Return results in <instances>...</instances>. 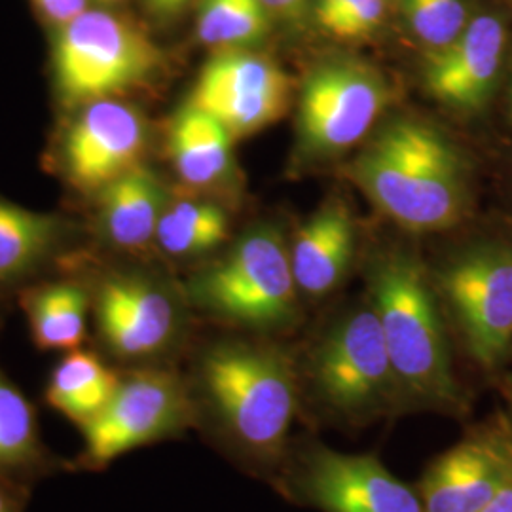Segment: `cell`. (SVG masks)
I'll list each match as a JSON object with an SVG mask.
<instances>
[{"mask_svg": "<svg viewBox=\"0 0 512 512\" xmlns=\"http://www.w3.org/2000/svg\"><path fill=\"white\" fill-rule=\"evenodd\" d=\"M184 380L194 429L243 469L274 480L302 408L293 361L279 349L230 340L205 349Z\"/></svg>", "mask_w": 512, "mask_h": 512, "instance_id": "1", "label": "cell"}, {"mask_svg": "<svg viewBox=\"0 0 512 512\" xmlns=\"http://www.w3.org/2000/svg\"><path fill=\"white\" fill-rule=\"evenodd\" d=\"M366 285L408 412L467 418L473 403L456 374L444 311L425 266L404 251L384 253L370 264Z\"/></svg>", "mask_w": 512, "mask_h": 512, "instance_id": "2", "label": "cell"}, {"mask_svg": "<svg viewBox=\"0 0 512 512\" xmlns=\"http://www.w3.org/2000/svg\"><path fill=\"white\" fill-rule=\"evenodd\" d=\"M349 177L382 213L412 232L452 228L467 213V162L452 141L423 122H389L353 160Z\"/></svg>", "mask_w": 512, "mask_h": 512, "instance_id": "3", "label": "cell"}, {"mask_svg": "<svg viewBox=\"0 0 512 512\" xmlns=\"http://www.w3.org/2000/svg\"><path fill=\"white\" fill-rule=\"evenodd\" d=\"M310 406L332 425L361 429L408 412L384 332L370 302L342 313L311 351Z\"/></svg>", "mask_w": 512, "mask_h": 512, "instance_id": "4", "label": "cell"}, {"mask_svg": "<svg viewBox=\"0 0 512 512\" xmlns=\"http://www.w3.org/2000/svg\"><path fill=\"white\" fill-rule=\"evenodd\" d=\"M298 298L291 253L274 228L249 232L186 285V300L194 308L253 330L293 325Z\"/></svg>", "mask_w": 512, "mask_h": 512, "instance_id": "5", "label": "cell"}, {"mask_svg": "<svg viewBox=\"0 0 512 512\" xmlns=\"http://www.w3.org/2000/svg\"><path fill=\"white\" fill-rule=\"evenodd\" d=\"M433 285L467 357L494 384L512 357V243L461 249L433 275Z\"/></svg>", "mask_w": 512, "mask_h": 512, "instance_id": "6", "label": "cell"}, {"mask_svg": "<svg viewBox=\"0 0 512 512\" xmlns=\"http://www.w3.org/2000/svg\"><path fill=\"white\" fill-rule=\"evenodd\" d=\"M162 63V50L147 33L107 10H86L55 38V84L76 107L145 86Z\"/></svg>", "mask_w": 512, "mask_h": 512, "instance_id": "7", "label": "cell"}, {"mask_svg": "<svg viewBox=\"0 0 512 512\" xmlns=\"http://www.w3.org/2000/svg\"><path fill=\"white\" fill-rule=\"evenodd\" d=\"M194 429V406L181 374L167 366L122 368L107 406L80 427L82 450L74 469L103 471L129 452L177 439Z\"/></svg>", "mask_w": 512, "mask_h": 512, "instance_id": "8", "label": "cell"}, {"mask_svg": "<svg viewBox=\"0 0 512 512\" xmlns=\"http://www.w3.org/2000/svg\"><path fill=\"white\" fill-rule=\"evenodd\" d=\"M275 488L285 499L319 512H423L416 488L370 454H348L319 440L293 442Z\"/></svg>", "mask_w": 512, "mask_h": 512, "instance_id": "9", "label": "cell"}, {"mask_svg": "<svg viewBox=\"0 0 512 512\" xmlns=\"http://www.w3.org/2000/svg\"><path fill=\"white\" fill-rule=\"evenodd\" d=\"M92 293L95 332L112 361L124 368L156 363L183 332V306L162 281L139 272L103 275Z\"/></svg>", "mask_w": 512, "mask_h": 512, "instance_id": "10", "label": "cell"}, {"mask_svg": "<svg viewBox=\"0 0 512 512\" xmlns=\"http://www.w3.org/2000/svg\"><path fill=\"white\" fill-rule=\"evenodd\" d=\"M387 103V82L372 67L351 59L321 63L300 93V148L315 158L346 152L365 137Z\"/></svg>", "mask_w": 512, "mask_h": 512, "instance_id": "11", "label": "cell"}, {"mask_svg": "<svg viewBox=\"0 0 512 512\" xmlns=\"http://www.w3.org/2000/svg\"><path fill=\"white\" fill-rule=\"evenodd\" d=\"M511 473V420L497 410L429 463L416 486L421 511L482 512Z\"/></svg>", "mask_w": 512, "mask_h": 512, "instance_id": "12", "label": "cell"}, {"mask_svg": "<svg viewBox=\"0 0 512 512\" xmlns=\"http://www.w3.org/2000/svg\"><path fill=\"white\" fill-rule=\"evenodd\" d=\"M78 109L63 141L65 175L80 192L99 194L143 164L147 122L120 97L92 101Z\"/></svg>", "mask_w": 512, "mask_h": 512, "instance_id": "13", "label": "cell"}, {"mask_svg": "<svg viewBox=\"0 0 512 512\" xmlns=\"http://www.w3.org/2000/svg\"><path fill=\"white\" fill-rule=\"evenodd\" d=\"M507 31L501 19L478 16L452 44L431 52L423 69L427 92L444 107L476 112L494 95Z\"/></svg>", "mask_w": 512, "mask_h": 512, "instance_id": "14", "label": "cell"}, {"mask_svg": "<svg viewBox=\"0 0 512 512\" xmlns=\"http://www.w3.org/2000/svg\"><path fill=\"white\" fill-rule=\"evenodd\" d=\"M355 253V228L348 209L332 203L317 211L296 234L291 251L300 294L323 298L348 274Z\"/></svg>", "mask_w": 512, "mask_h": 512, "instance_id": "15", "label": "cell"}, {"mask_svg": "<svg viewBox=\"0 0 512 512\" xmlns=\"http://www.w3.org/2000/svg\"><path fill=\"white\" fill-rule=\"evenodd\" d=\"M99 228L118 249L137 251L156 239L164 215L165 188L145 164L105 186L99 194Z\"/></svg>", "mask_w": 512, "mask_h": 512, "instance_id": "16", "label": "cell"}, {"mask_svg": "<svg viewBox=\"0 0 512 512\" xmlns=\"http://www.w3.org/2000/svg\"><path fill=\"white\" fill-rule=\"evenodd\" d=\"M69 236L65 219L0 198V289L37 274Z\"/></svg>", "mask_w": 512, "mask_h": 512, "instance_id": "17", "label": "cell"}, {"mask_svg": "<svg viewBox=\"0 0 512 512\" xmlns=\"http://www.w3.org/2000/svg\"><path fill=\"white\" fill-rule=\"evenodd\" d=\"M21 306L33 342L44 351L82 348L92 315L90 287L78 281H50L25 289Z\"/></svg>", "mask_w": 512, "mask_h": 512, "instance_id": "18", "label": "cell"}, {"mask_svg": "<svg viewBox=\"0 0 512 512\" xmlns=\"http://www.w3.org/2000/svg\"><path fill=\"white\" fill-rule=\"evenodd\" d=\"M122 368L90 349H74L55 365L44 401L78 429L92 421L114 395Z\"/></svg>", "mask_w": 512, "mask_h": 512, "instance_id": "19", "label": "cell"}, {"mask_svg": "<svg viewBox=\"0 0 512 512\" xmlns=\"http://www.w3.org/2000/svg\"><path fill=\"white\" fill-rule=\"evenodd\" d=\"M57 467L40 437L35 406L0 368V476L29 484Z\"/></svg>", "mask_w": 512, "mask_h": 512, "instance_id": "20", "label": "cell"}, {"mask_svg": "<svg viewBox=\"0 0 512 512\" xmlns=\"http://www.w3.org/2000/svg\"><path fill=\"white\" fill-rule=\"evenodd\" d=\"M230 131L205 110L186 103L169 133V154L179 177L192 186H209L224 179L232 167Z\"/></svg>", "mask_w": 512, "mask_h": 512, "instance_id": "21", "label": "cell"}, {"mask_svg": "<svg viewBox=\"0 0 512 512\" xmlns=\"http://www.w3.org/2000/svg\"><path fill=\"white\" fill-rule=\"evenodd\" d=\"M249 93H289V78L262 55L222 50L203 65L190 99Z\"/></svg>", "mask_w": 512, "mask_h": 512, "instance_id": "22", "label": "cell"}, {"mask_svg": "<svg viewBox=\"0 0 512 512\" xmlns=\"http://www.w3.org/2000/svg\"><path fill=\"white\" fill-rule=\"evenodd\" d=\"M228 238V217L217 203L181 200L164 209L156 241L171 256H200Z\"/></svg>", "mask_w": 512, "mask_h": 512, "instance_id": "23", "label": "cell"}, {"mask_svg": "<svg viewBox=\"0 0 512 512\" xmlns=\"http://www.w3.org/2000/svg\"><path fill=\"white\" fill-rule=\"evenodd\" d=\"M270 10L262 0H202L200 42L217 50H241L268 35Z\"/></svg>", "mask_w": 512, "mask_h": 512, "instance_id": "24", "label": "cell"}, {"mask_svg": "<svg viewBox=\"0 0 512 512\" xmlns=\"http://www.w3.org/2000/svg\"><path fill=\"white\" fill-rule=\"evenodd\" d=\"M289 93H249V95H209L190 99L194 107L219 120L232 137L251 135L264 129L287 110Z\"/></svg>", "mask_w": 512, "mask_h": 512, "instance_id": "25", "label": "cell"}, {"mask_svg": "<svg viewBox=\"0 0 512 512\" xmlns=\"http://www.w3.org/2000/svg\"><path fill=\"white\" fill-rule=\"evenodd\" d=\"M406 19L431 52L452 44L467 27L463 0H404Z\"/></svg>", "mask_w": 512, "mask_h": 512, "instance_id": "26", "label": "cell"}, {"mask_svg": "<svg viewBox=\"0 0 512 512\" xmlns=\"http://www.w3.org/2000/svg\"><path fill=\"white\" fill-rule=\"evenodd\" d=\"M384 14V0H359L325 29L338 38L366 37L382 23Z\"/></svg>", "mask_w": 512, "mask_h": 512, "instance_id": "27", "label": "cell"}, {"mask_svg": "<svg viewBox=\"0 0 512 512\" xmlns=\"http://www.w3.org/2000/svg\"><path fill=\"white\" fill-rule=\"evenodd\" d=\"M48 21L63 27L88 10V0H33Z\"/></svg>", "mask_w": 512, "mask_h": 512, "instance_id": "28", "label": "cell"}, {"mask_svg": "<svg viewBox=\"0 0 512 512\" xmlns=\"http://www.w3.org/2000/svg\"><path fill=\"white\" fill-rule=\"evenodd\" d=\"M29 501V484L0 476V512H25Z\"/></svg>", "mask_w": 512, "mask_h": 512, "instance_id": "29", "label": "cell"}, {"mask_svg": "<svg viewBox=\"0 0 512 512\" xmlns=\"http://www.w3.org/2000/svg\"><path fill=\"white\" fill-rule=\"evenodd\" d=\"M359 0H319L317 4V21L327 27L330 21L348 12L351 6H355Z\"/></svg>", "mask_w": 512, "mask_h": 512, "instance_id": "30", "label": "cell"}, {"mask_svg": "<svg viewBox=\"0 0 512 512\" xmlns=\"http://www.w3.org/2000/svg\"><path fill=\"white\" fill-rule=\"evenodd\" d=\"M482 512H512V473Z\"/></svg>", "mask_w": 512, "mask_h": 512, "instance_id": "31", "label": "cell"}, {"mask_svg": "<svg viewBox=\"0 0 512 512\" xmlns=\"http://www.w3.org/2000/svg\"><path fill=\"white\" fill-rule=\"evenodd\" d=\"M188 0H147L148 10L162 16V18H171L179 14L186 6Z\"/></svg>", "mask_w": 512, "mask_h": 512, "instance_id": "32", "label": "cell"}, {"mask_svg": "<svg viewBox=\"0 0 512 512\" xmlns=\"http://www.w3.org/2000/svg\"><path fill=\"white\" fill-rule=\"evenodd\" d=\"M495 389L499 391L503 404H505V414L509 416L512 425V374L509 372H503L499 378H495Z\"/></svg>", "mask_w": 512, "mask_h": 512, "instance_id": "33", "label": "cell"}, {"mask_svg": "<svg viewBox=\"0 0 512 512\" xmlns=\"http://www.w3.org/2000/svg\"><path fill=\"white\" fill-rule=\"evenodd\" d=\"M266 4L268 10H275V12H281V14H298L304 0H262Z\"/></svg>", "mask_w": 512, "mask_h": 512, "instance_id": "34", "label": "cell"}, {"mask_svg": "<svg viewBox=\"0 0 512 512\" xmlns=\"http://www.w3.org/2000/svg\"><path fill=\"white\" fill-rule=\"evenodd\" d=\"M97 2H103V4H114V2H122V0H97Z\"/></svg>", "mask_w": 512, "mask_h": 512, "instance_id": "35", "label": "cell"}, {"mask_svg": "<svg viewBox=\"0 0 512 512\" xmlns=\"http://www.w3.org/2000/svg\"><path fill=\"white\" fill-rule=\"evenodd\" d=\"M511 118H512V82H511Z\"/></svg>", "mask_w": 512, "mask_h": 512, "instance_id": "36", "label": "cell"}]
</instances>
